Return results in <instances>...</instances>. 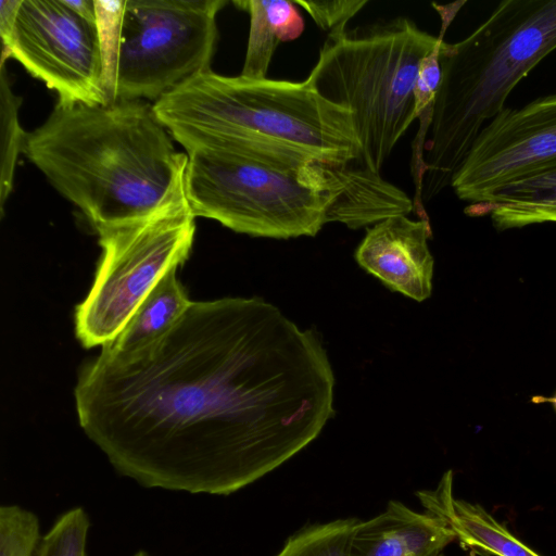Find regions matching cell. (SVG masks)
<instances>
[{
	"label": "cell",
	"instance_id": "obj_1",
	"mask_svg": "<svg viewBox=\"0 0 556 556\" xmlns=\"http://www.w3.org/2000/svg\"><path fill=\"white\" fill-rule=\"evenodd\" d=\"M321 338L266 300L191 301L157 339L101 353L74 396L86 435L149 489L230 495L291 459L334 416Z\"/></svg>",
	"mask_w": 556,
	"mask_h": 556
},
{
	"label": "cell",
	"instance_id": "obj_2",
	"mask_svg": "<svg viewBox=\"0 0 556 556\" xmlns=\"http://www.w3.org/2000/svg\"><path fill=\"white\" fill-rule=\"evenodd\" d=\"M23 154L100 230L144 218L185 194L179 152L153 104H55Z\"/></svg>",
	"mask_w": 556,
	"mask_h": 556
},
{
	"label": "cell",
	"instance_id": "obj_3",
	"mask_svg": "<svg viewBox=\"0 0 556 556\" xmlns=\"http://www.w3.org/2000/svg\"><path fill=\"white\" fill-rule=\"evenodd\" d=\"M153 108L186 152L204 146H292L336 166L361 155L351 112L323 98L306 79L225 76L208 70Z\"/></svg>",
	"mask_w": 556,
	"mask_h": 556
},
{
	"label": "cell",
	"instance_id": "obj_4",
	"mask_svg": "<svg viewBox=\"0 0 556 556\" xmlns=\"http://www.w3.org/2000/svg\"><path fill=\"white\" fill-rule=\"evenodd\" d=\"M556 49V0H504L470 35L443 42L441 83L425 150L422 202L451 186L510 91Z\"/></svg>",
	"mask_w": 556,
	"mask_h": 556
},
{
	"label": "cell",
	"instance_id": "obj_5",
	"mask_svg": "<svg viewBox=\"0 0 556 556\" xmlns=\"http://www.w3.org/2000/svg\"><path fill=\"white\" fill-rule=\"evenodd\" d=\"M406 16L328 35L306 80L349 110L361 143L355 162L380 173L414 121V89L422 60L444 37Z\"/></svg>",
	"mask_w": 556,
	"mask_h": 556
},
{
	"label": "cell",
	"instance_id": "obj_6",
	"mask_svg": "<svg viewBox=\"0 0 556 556\" xmlns=\"http://www.w3.org/2000/svg\"><path fill=\"white\" fill-rule=\"evenodd\" d=\"M225 0H96L108 101L156 102L211 70Z\"/></svg>",
	"mask_w": 556,
	"mask_h": 556
},
{
	"label": "cell",
	"instance_id": "obj_7",
	"mask_svg": "<svg viewBox=\"0 0 556 556\" xmlns=\"http://www.w3.org/2000/svg\"><path fill=\"white\" fill-rule=\"evenodd\" d=\"M185 192L195 217L251 237H314L327 224L329 199L299 169L243 150L197 147L186 152Z\"/></svg>",
	"mask_w": 556,
	"mask_h": 556
},
{
	"label": "cell",
	"instance_id": "obj_8",
	"mask_svg": "<svg viewBox=\"0 0 556 556\" xmlns=\"http://www.w3.org/2000/svg\"><path fill=\"white\" fill-rule=\"evenodd\" d=\"M194 232L186 192L144 218L97 232L101 258L74 314L83 346L102 348L117 337L163 275L188 258Z\"/></svg>",
	"mask_w": 556,
	"mask_h": 556
},
{
	"label": "cell",
	"instance_id": "obj_9",
	"mask_svg": "<svg viewBox=\"0 0 556 556\" xmlns=\"http://www.w3.org/2000/svg\"><path fill=\"white\" fill-rule=\"evenodd\" d=\"M9 58L55 91L56 104L109 102L98 25L64 0L21 1L1 63Z\"/></svg>",
	"mask_w": 556,
	"mask_h": 556
},
{
	"label": "cell",
	"instance_id": "obj_10",
	"mask_svg": "<svg viewBox=\"0 0 556 556\" xmlns=\"http://www.w3.org/2000/svg\"><path fill=\"white\" fill-rule=\"evenodd\" d=\"M556 168V92L519 109L505 108L480 131L451 187L483 204L501 188Z\"/></svg>",
	"mask_w": 556,
	"mask_h": 556
},
{
	"label": "cell",
	"instance_id": "obj_11",
	"mask_svg": "<svg viewBox=\"0 0 556 556\" xmlns=\"http://www.w3.org/2000/svg\"><path fill=\"white\" fill-rule=\"evenodd\" d=\"M429 219L396 215L367 228L355 250L357 264L390 290L417 302L432 292L434 260L428 247Z\"/></svg>",
	"mask_w": 556,
	"mask_h": 556
},
{
	"label": "cell",
	"instance_id": "obj_12",
	"mask_svg": "<svg viewBox=\"0 0 556 556\" xmlns=\"http://www.w3.org/2000/svg\"><path fill=\"white\" fill-rule=\"evenodd\" d=\"M318 190L329 198L327 224L341 223L350 229L414 211L406 192L355 162L341 166L324 163Z\"/></svg>",
	"mask_w": 556,
	"mask_h": 556
},
{
	"label": "cell",
	"instance_id": "obj_13",
	"mask_svg": "<svg viewBox=\"0 0 556 556\" xmlns=\"http://www.w3.org/2000/svg\"><path fill=\"white\" fill-rule=\"evenodd\" d=\"M455 540L439 517L390 501L377 516L356 521L348 556H438Z\"/></svg>",
	"mask_w": 556,
	"mask_h": 556
},
{
	"label": "cell",
	"instance_id": "obj_14",
	"mask_svg": "<svg viewBox=\"0 0 556 556\" xmlns=\"http://www.w3.org/2000/svg\"><path fill=\"white\" fill-rule=\"evenodd\" d=\"M426 511L442 519L465 547L483 555L541 556L518 540L481 505L454 496L453 471L433 489L416 492Z\"/></svg>",
	"mask_w": 556,
	"mask_h": 556
},
{
	"label": "cell",
	"instance_id": "obj_15",
	"mask_svg": "<svg viewBox=\"0 0 556 556\" xmlns=\"http://www.w3.org/2000/svg\"><path fill=\"white\" fill-rule=\"evenodd\" d=\"M469 216L490 214L497 230L556 223V168L522 178L497 190L483 204H469Z\"/></svg>",
	"mask_w": 556,
	"mask_h": 556
},
{
	"label": "cell",
	"instance_id": "obj_16",
	"mask_svg": "<svg viewBox=\"0 0 556 556\" xmlns=\"http://www.w3.org/2000/svg\"><path fill=\"white\" fill-rule=\"evenodd\" d=\"M233 4L250 16L247 53L240 75L266 78L277 46L302 35V15L293 1L240 0Z\"/></svg>",
	"mask_w": 556,
	"mask_h": 556
},
{
	"label": "cell",
	"instance_id": "obj_17",
	"mask_svg": "<svg viewBox=\"0 0 556 556\" xmlns=\"http://www.w3.org/2000/svg\"><path fill=\"white\" fill-rule=\"evenodd\" d=\"M169 268L136 308L117 337L101 350L127 353L157 339L182 315L190 300Z\"/></svg>",
	"mask_w": 556,
	"mask_h": 556
},
{
	"label": "cell",
	"instance_id": "obj_18",
	"mask_svg": "<svg viewBox=\"0 0 556 556\" xmlns=\"http://www.w3.org/2000/svg\"><path fill=\"white\" fill-rule=\"evenodd\" d=\"M5 63L0 73V210L9 199L14 184L15 168L20 153H23L26 132L18 119L21 98L12 88L7 75Z\"/></svg>",
	"mask_w": 556,
	"mask_h": 556
},
{
	"label": "cell",
	"instance_id": "obj_19",
	"mask_svg": "<svg viewBox=\"0 0 556 556\" xmlns=\"http://www.w3.org/2000/svg\"><path fill=\"white\" fill-rule=\"evenodd\" d=\"M357 519H336L307 526L292 534L276 556H348Z\"/></svg>",
	"mask_w": 556,
	"mask_h": 556
},
{
	"label": "cell",
	"instance_id": "obj_20",
	"mask_svg": "<svg viewBox=\"0 0 556 556\" xmlns=\"http://www.w3.org/2000/svg\"><path fill=\"white\" fill-rule=\"evenodd\" d=\"M40 540L36 514L15 504L0 507V556H35Z\"/></svg>",
	"mask_w": 556,
	"mask_h": 556
},
{
	"label": "cell",
	"instance_id": "obj_21",
	"mask_svg": "<svg viewBox=\"0 0 556 556\" xmlns=\"http://www.w3.org/2000/svg\"><path fill=\"white\" fill-rule=\"evenodd\" d=\"M293 2L304 9L315 24L328 31V35L346 30L349 21L368 3L366 0H295Z\"/></svg>",
	"mask_w": 556,
	"mask_h": 556
},
{
	"label": "cell",
	"instance_id": "obj_22",
	"mask_svg": "<svg viewBox=\"0 0 556 556\" xmlns=\"http://www.w3.org/2000/svg\"><path fill=\"white\" fill-rule=\"evenodd\" d=\"M21 1L22 0L0 1V36L2 45H4L11 36Z\"/></svg>",
	"mask_w": 556,
	"mask_h": 556
},
{
	"label": "cell",
	"instance_id": "obj_23",
	"mask_svg": "<svg viewBox=\"0 0 556 556\" xmlns=\"http://www.w3.org/2000/svg\"><path fill=\"white\" fill-rule=\"evenodd\" d=\"M76 13L90 22L97 23L96 0H64Z\"/></svg>",
	"mask_w": 556,
	"mask_h": 556
},
{
	"label": "cell",
	"instance_id": "obj_24",
	"mask_svg": "<svg viewBox=\"0 0 556 556\" xmlns=\"http://www.w3.org/2000/svg\"><path fill=\"white\" fill-rule=\"evenodd\" d=\"M532 401H533V402H539V403H541V402H549V403H552V404H553V406H554V408H555V410H556V393H555L552 397H543V396H541V395H539V396H534V397L532 399Z\"/></svg>",
	"mask_w": 556,
	"mask_h": 556
},
{
	"label": "cell",
	"instance_id": "obj_25",
	"mask_svg": "<svg viewBox=\"0 0 556 556\" xmlns=\"http://www.w3.org/2000/svg\"><path fill=\"white\" fill-rule=\"evenodd\" d=\"M132 556H150V555L148 553H146L144 551H139L136 554H134Z\"/></svg>",
	"mask_w": 556,
	"mask_h": 556
},
{
	"label": "cell",
	"instance_id": "obj_26",
	"mask_svg": "<svg viewBox=\"0 0 556 556\" xmlns=\"http://www.w3.org/2000/svg\"><path fill=\"white\" fill-rule=\"evenodd\" d=\"M438 556H444V555H443V554H440V555H438Z\"/></svg>",
	"mask_w": 556,
	"mask_h": 556
}]
</instances>
